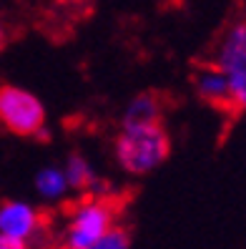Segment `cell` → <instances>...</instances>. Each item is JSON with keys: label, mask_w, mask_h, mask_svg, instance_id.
<instances>
[{"label": "cell", "mask_w": 246, "mask_h": 249, "mask_svg": "<svg viewBox=\"0 0 246 249\" xmlns=\"http://www.w3.org/2000/svg\"><path fill=\"white\" fill-rule=\"evenodd\" d=\"M35 192H38L40 199H46V201H61V199H66L68 192H70L66 171L61 166H43L35 174Z\"/></svg>", "instance_id": "ba28073f"}, {"label": "cell", "mask_w": 246, "mask_h": 249, "mask_svg": "<svg viewBox=\"0 0 246 249\" xmlns=\"http://www.w3.org/2000/svg\"><path fill=\"white\" fill-rule=\"evenodd\" d=\"M131 247V237H128V231L123 227L115 224L108 234H103L96 244H91L88 249H128Z\"/></svg>", "instance_id": "30bf717a"}, {"label": "cell", "mask_w": 246, "mask_h": 249, "mask_svg": "<svg viewBox=\"0 0 246 249\" xmlns=\"http://www.w3.org/2000/svg\"><path fill=\"white\" fill-rule=\"evenodd\" d=\"M115 207L113 201L103 196H85L70 209L63 247L66 249H88L96 244L103 234H108L115 227Z\"/></svg>", "instance_id": "7a4b0ae2"}, {"label": "cell", "mask_w": 246, "mask_h": 249, "mask_svg": "<svg viewBox=\"0 0 246 249\" xmlns=\"http://www.w3.org/2000/svg\"><path fill=\"white\" fill-rule=\"evenodd\" d=\"M148 124H161V101L153 93H138L123 108L121 126H148Z\"/></svg>", "instance_id": "52a82bcc"}, {"label": "cell", "mask_w": 246, "mask_h": 249, "mask_svg": "<svg viewBox=\"0 0 246 249\" xmlns=\"http://www.w3.org/2000/svg\"><path fill=\"white\" fill-rule=\"evenodd\" d=\"M40 227H43V216L33 204L20 199H10L0 204V234L31 242L40 231Z\"/></svg>", "instance_id": "277c9868"}, {"label": "cell", "mask_w": 246, "mask_h": 249, "mask_svg": "<svg viewBox=\"0 0 246 249\" xmlns=\"http://www.w3.org/2000/svg\"><path fill=\"white\" fill-rule=\"evenodd\" d=\"M5 46V31H3V23H0V51Z\"/></svg>", "instance_id": "4fadbf2b"}, {"label": "cell", "mask_w": 246, "mask_h": 249, "mask_svg": "<svg viewBox=\"0 0 246 249\" xmlns=\"http://www.w3.org/2000/svg\"><path fill=\"white\" fill-rule=\"evenodd\" d=\"M0 124L16 136H43L46 108L31 91L18 86H0Z\"/></svg>", "instance_id": "3957f363"}, {"label": "cell", "mask_w": 246, "mask_h": 249, "mask_svg": "<svg viewBox=\"0 0 246 249\" xmlns=\"http://www.w3.org/2000/svg\"><path fill=\"white\" fill-rule=\"evenodd\" d=\"M0 249H28V242L8 237V234H0Z\"/></svg>", "instance_id": "8fae6325"}, {"label": "cell", "mask_w": 246, "mask_h": 249, "mask_svg": "<svg viewBox=\"0 0 246 249\" xmlns=\"http://www.w3.org/2000/svg\"><path fill=\"white\" fill-rule=\"evenodd\" d=\"M113 154L118 166L131 177H146L156 171L171 154V141L161 124L121 126Z\"/></svg>", "instance_id": "6da1fadb"}, {"label": "cell", "mask_w": 246, "mask_h": 249, "mask_svg": "<svg viewBox=\"0 0 246 249\" xmlns=\"http://www.w3.org/2000/svg\"><path fill=\"white\" fill-rule=\"evenodd\" d=\"M194 89L198 98L209 106L216 108H234L231 101V86H229V73L221 71L216 63H206L196 71L194 76Z\"/></svg>", "instance_id": "5b68a950"}, {"label": "cell", "mask_w": 246, "mask_h": 249, "mask_svg": "<svg viewBox=\"0 0 246 249\" xmlns=\"http://www.w3.org/2000/svg\"><path fill=\"white\" fill-rule=\"evenodd\" d=\"M221 71L234 73L246 68V20L231 23L213 48V61Z\"/></svg>", "instance_id": "8992f818"}, {"label": "cell", "mask_w": 246, "mask_h": 249, "mask_svg": "<svg viewBox=\"0 0 246 249\" xmlns=\"http://www.w3.org/2000/svg\"><path fill=\"white\" fill-rule=\"evenodd\" d=\"M63 171H66V177H68L70 189H76V192H96L98 177H96L91 161L85 159V156H81V154L68 156Z\"/></svg>", "instance_id": "9c48e42d"}, {"label": "cell", "mask_w": 246, "mask_h": 249, "mask_svg": "<svg viewBox=\"0 0 246 249\" xmlns=\"http://www.w3.org/2000/svg\"><path fill=\"white\" fill-rule=\"evenodd\" d=\"M234 108H236V111H246V93L236 101V106H234Z\"/></svg>", "instance_id": "7c38bea8"}]
</instances>
